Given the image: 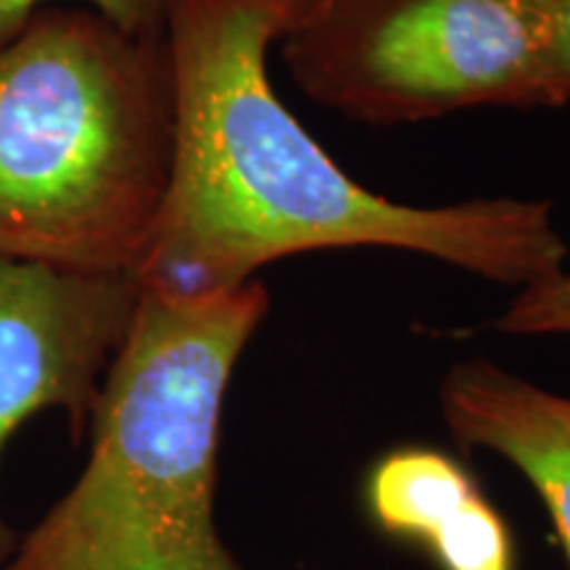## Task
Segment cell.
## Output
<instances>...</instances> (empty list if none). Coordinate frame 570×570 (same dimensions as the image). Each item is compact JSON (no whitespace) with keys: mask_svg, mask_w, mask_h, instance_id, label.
<instances>
[{"mask_svg":"<svg viewBox=\"0 0 570 570\" xmlns=\"http://www.w3.org/2000/svg\"><path fill=\"white\" fill-rule=\"evenodd\" d=\"M288 24V0L169 3L173 173L135 273L142 291L223 294L325 248H396L518 291L566 267L550 202L415 206L348 177L269 82L267 51Z\"/></svg>","mask_w":570,"mask_h":570,"instance_id":"cell-1","label":"cell"},{"mask_svg":"<svg viewBox=\"0 0 570 570\" xmlns=\"http://www.w3.org/2000/svg\"><path fill=\"white\" fill-rule=\"evenodd\" d=\"M267 309L259 281L209 296L140 288L80 479L0 570H246L214 518L219 433L235 365Z\"/></svg>","mask_w":570,"mask_h":570,"instance_id":"cell-2","label":"cell"},{"mask_svg":"<svg viewBox=\"0 0 570 570\" xmlns=\"http://www.w3.org/2000/svg\"><path fill=\"white\" fill-rule=\"evenodd\" d=\"M164 35L48 3L0 46V256L135 275L173 173Z\"/></svg>","mask_w":570,"mask_h":570,"instance_id":"cell-3","label":"cell"},{"mask_svg":"<svg viewBox=\"0 0 570 570\" xmlns=\"http://www.w3.org/2000/svg\"><path fill=\"white\" fill-rule=\"evenodd\" d=\"M552 0H320L281 38L315 104L367 125L544 106Z\"/></svg>","mask_w":570,"mask_h":570,"instance_id":"cell-4","label":"cell"},{"mask_svg":"<svg viewBox=\"0 0 570 570\" xmlns=\"http://www.w3.org/2000/svg\"><path fill=\"white\" fill-rule=\"evenodd\" d=\"M138 298L135 275L69 273L0 256V458L13 433L46 410L67 415L71 441L85 436Z\"/></svg>","mask_w":570,"mask_h":570,"instance_id":"cell-5","label":"cell"},{"mask_svg":"<svg viewBox=\"0 0 570 570\" xmlns=\"http://www.w3.org/2000/svg\"><path fill=\"white\" fill-rule=\"evenodd\" d=\"M362 508L383 537L420 547L439 570H518L510 523L444 449L407 444L381 454L365 473Z\"/></svg>","mask_w":570,"mask_h":570,"instance_id":"cell-6","label":"cell"},{"mask_svg":"<svg viewBox=\"0 0 570 570\" xmlns=\"http://www.w3.org/2000/svg\"><path fill=\"white\" fill-rule=\"evenodd\" d=\"M439 399L460 446L497 454L531 483L570 570V396L489 360H468L444 375Z\"/></svg>","mask_w":570,"mask_h":570,"instance_id":"cell-7","label":"cell"},{"mask_svg":"<svg viewBox=\"0 0 570 570\" xmlns=\"http://www.w3.org/2000/svg\"><path fill=\"white\" fill-rule=\"evenodd\" d=\"M497 331L510 336H570V267L520 288Z\"/></svg>","mask_w":570,"mask_h":570,"instance_id":"cell-8","label":"cell"},{"mask_svg":"<svg viewBox=\"0 0 570 570\" xmlns=\"http://www.w3.org/2000/svg\"><path fill=\"white\" fill-rule=\"evenodd\" d=\"M59 0H0V46L24 30L42 6ZM132 35H164L173 0H77Z\"/></svg>","mask_w":570,"mask_h":570,"instance_id":"cell-9","label":"cell"},{"mask_svg":"<svg viewBox=\"0 0 570 570\" xmlns=\"http://www.w3.org/2000/svg\"><path fill=\"white\" fill-rule=\"evenodd\" d=\"M570 104V0H552L544 67V106Z\"/></svg>","mask_w":570,"mask_h":570,"instance_id":"cell-10","label":"cell"},{"mask_svg":"<svg viewBox=\"0 0 570 570\" xmlns=\"http://www.w3.org/2000/svg\"><path fill=\"white\" fill-rule=\"evenodd\" d=\"M320 3V0H288V9H291V27L296 24L298 19L304 17V13H309L315 6ZM288 27V30H291Z\"/></svg>","mask_w":570,"mask_h":570,"instance_id":"cell-11","label":"cell"}]
</instances>
